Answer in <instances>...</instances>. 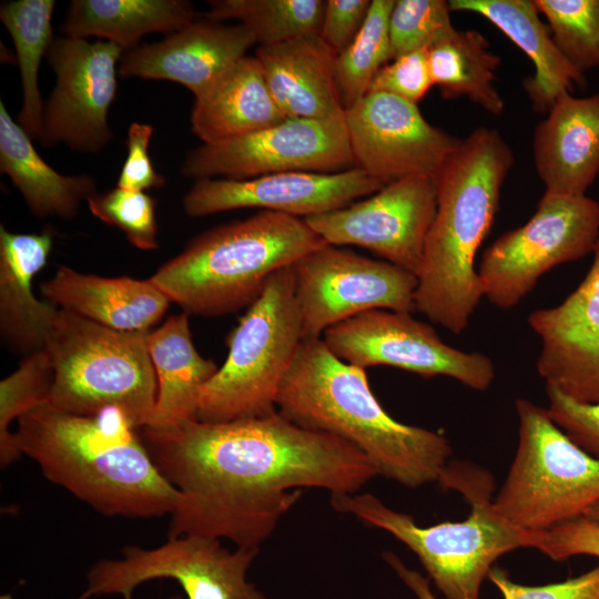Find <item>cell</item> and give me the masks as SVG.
I'll list each match as a JSON object with an SVG mask.
<instances>
[{
  "label": "cell",
  "instance_id": "cell-1",
  "mask_svg": "<svg viewBox=\"0 0 599 599\" xmlns=\"http://www.w3.org/2000/svg\"><path fill=\"white\" fill-rule=\"evenodd\" d=\"M140 429L154 464L177 490L169 538L203 536L258 549L302 488L348 495L378 476L355 446L296 425L278 410Z\"/></svg>",
  "mask_w": 599,
  "mask_h": 599
},
{
  "label": "cell",
  "instance_id": "cell-2",
  "mask_svg": "<svg viewBox=\"0 0 599 599\" xmlns=\"http://www.w3.org/2000/svg\"><path fill=\"white\" fill-rule=\"evenodd\" d=\"M17 422L19 453L35 461L48 480L98 512L151 518L173 511L177 490L121 409L84 416L42 405Z\"/></svg>",
  "mask_w": 599,
  "mask_h": 599
},
{
  "label": "cell",
  "instance_id": "cell-3",
  "mask_svg": "<svg viewBox=\"0 0 599 599\" xmlns=\"http://www.w3.org/2000/svg\"><path fill=\"white\" fill-rule=\"evenodd\" d=\"M276 407L296 425L355 446L377 475L408 488L438 483L453 454L444 434L395 420L365 369L337 358L322 338L302 341Z\"/></svg>",
  "mask_w": 599,
  "mask_h": 599
},
{
  "label": "cell",
  "instance_id": "cell-4",
  "mask_svg": "<svg viewBox=\"0 0 599 599\" xmlns=\"http://www.w3.org/2000/svg\"><path fill=\"white\" fill-rule=\"evenodd\" d=\"M515 162L500 132L477 128L435 177L437 209L417 272L415 311L455 335L484 296L475 256L489 233Z\"/></svg>",
  "mask_w": 599,
  "mask_h": 599
},
{
  "label": "cell",
  "instance_id": "cell-5",
  "mask_svg": "<svg viewBox=\"0 0 599 599\" xmlns=\"http://www.w3.org/2000/svg\"><path fill=\"white\" fill-rule=\"evenodd\" d=\"M325 244L304 219L260 211L193 237L149 280L184 313L222 316L248 308L275 272Z\"/></svg>",
  "mask_w": 599,
  "mask_h": 599
},
{
  "label": "cell",
  "instance_id": "cell-6",
  "mask_svg": "<svg viewBox=\"0 0 599 599\" xmlns=\"http://www.w3.org/2000/svg\"><path fill=\"white\" fill-rule=\"evenodd\" d=\"M438 483L460 493L470 505L465 520L423 527L372 494L333 495L331 505L408 547L446 599H479L494 562L518 548H534L536 532L512 526L496 511L494 479L485 469L454 461Z\"/></svg>",
  "mask_w": 599,
  "mask_h": 599
},
{
  "label": "cell",
  "instance_id": "cell-7",
  "mask_svg": "<svg viewBox=\"0 0 599 599\" xmlns=\"http://www.w3.org/2000/svg\"><path fill=\"white\" fill-rule=\"evenodd\" d=\"M148 333L112 329L58 308L44 347L54 368L44 406L84 416L115 407L135 428L149 426L158 383Z\"/></svg>",
  "mask_w": 599,
  "mask_h": 599
},
{
  "label": "cell",
  "instance_id": "cell-8",
  "mask_svg": "<svg viewBox=\"0 0 599 599\" xmlns=\"http://www.w3.org/2000/svg\"><path fill=\"white\" fill-rule=\"evenodd\" d=\"M302 341L290 265L271 276L230 333L227 358L202 389L197 420L226 423L276 412L281 384Z\"/></svg>",
  "mask_w": 599,
  "mask_h": 599
},
{
  "label": "cell",
  "instance_id": "cell-9",
  "mask_svg": "<svg viewBox=\"0 0 599 599\" xmlns=\"http://www.w3.org/2000/svg\"><path fill=\"white\" fill-rule=\"evenodd\" d=\"M518 447L496 497V511L526 531L582 517L599 501V459L576 445L547 408L518 398Z\"/></svg>",
  "mask_w": 599,
  "mask_h": 599
},
{
  "label": "cell",
  "instance_id": "cell-10",
  "mask_svg": "<svg viewBox=\"0 0 599 599\" xmlns=\"http://www.w3.org/2000/svg\"><path fill=\"white\" fill-rule=\"evenodd\" d=\"M598 238L597 201L546 190L529 221L484 252L478 268L484 296L501 309L517 306L545 273L592 253Z\"/></svg>",
  "mask_w": 599,
  "mask_h": 599
},
{
  "label": "cell",
  "instance_id": "cell-11",
  "mask_svg": "<svg viewBox=\"0 0 599 599\" xmlns=\"http://www.w3.org/2000/svg\"><path fill=\"white\" fill-rule=\"evenodd\" d=\"M120 559H101L87 573L90 596L119 595L131 599L145 581L171 578L182 587L186 599H266L246 572L258 549L222 546L220 539L185 535L144 549L128 546ZM170 599H182L172 596Z\"/></svg>",
  "mask_w": 599,
  "mask_h": 599
},
{
  "label": "cell",
  "instance_id": "cell-12",
  "mask_svg": "<svg viewBox=\"0 0 599 599\" xmlns=\"http://www.w3.org/2000/svg\"><path fill=\"white\" fill-rule=\"evenodd\" d=\"M292 267L303 339L370 309L415 311L417 276L393 263L325 244Z\"/></svg>",
  "mask_w": 599,
  "mask_h": 599
},
{
  "label": "cell",
  "instance_id": "cell-13",
  "mask_svg": "<svg viewBox=\"0 0 599 599\" xmlns=\"http://www.w3.org/2000/svg\"><path fill=\"white\" fill-rule=\"evenodd\" d=\"M322 339L337 358L364 369L388 365L425 378L443 375L479 392L495 378L487 355L447 345L433 326L410 313L363 312L326 329Z\"/></svg>",
  "mask_w": 599,
  "mask_h": 599
},
{
  "label": "cell",
  "instance_id": "cell-14",
  "mask_svg": "<svg viewBox=\"0 0 599 599\" xmlns=\"http://www.w3.org/2000/svg\"><path fill=\"white\" fill-rule=\"evenodd\" d=\"M355 167L344 120L287 118L255 133L190 151L181 173L195 180H248L283 172Z\"/></svg>",
  "mask_w": 599,
  "mask_h": 599
},
{
  "label": "cell",
  "instance_id": "cell-15",
  "mask_svg": "<svg viewBox=\"0 0 599 599\" xmlns=\"http://www.w3.org/2000/svg\"><path fill=\"white\" fill-rule=\"evenodd\" d=\"M124 51L98 40L54 38L47 53L55 87L44 104L39 141L97 153L113 139L108 113L116 94V73Z\"/></svg>",
  "mask_w": 599,
  "mask_h": 599
},
{
  "label": "cell",
  "instance_id": "cell-16",
  "mask_svg": "<svg viewBox=\"0 0 599 599\" xmlns=\"http://www.w3.org/2000/svg\"><path fill=\"white\" fill-rule=\"evenodd\" d=\"M355 167L384 185L410 176L436 177L461 142L428 123L417 104L369 91L345 111Z\"/></svg>",
  "mask_w": 599,
  "mask_h": 599
},
{
  "label": "cell",
  "instance_id": "cell-17",
  "mask_svg": "<svg viewBox=\"0 0 599 599\" xmlns=\"http://www.w3.org/2000/svg\"><path fill=\"white\" fill-rule=\"evenodd\" d=\"M436 209L435 179L410 176L304 220L327 244L364 247L417 275Z\"/></svg>",
  "mask_w": 599,
  "mask_h": 599
},
{
  "label": "cell",
  "instance_id": "cell-18",
  "mask_svg": "<svg viewBox=\"0 0 599 599\" xmlns=\"http://www.w3.org/2000/svg\"><path fill=\"white\" fill-rule=\"evenodd\" d=\"M384 186L357 167L336 173L283 172L248 180H196L182 203L191 217L258 207L305 219L345 207Z\"/></svg>",
  "mask_w": 599,
  "mask_h": 599
},
{
  "label": "cell",
  "instance_id": "cell-19",
  "mask_svg": "<svg viewBox=\"0 0 599 599\" xmlns=\"http://www.w3.org/2000/svg\"><path fill=\"white\" fill-rule=\"evenodd\" d=\"M592 254L586 277L570 295L528 316L541 342L538 374L546 386L581 404L599 403V238Z\"/></svg>",
  "mask_w": 599,
  "mask_h": 599
},
{
  "label": "cell",
  "instance_id": "cell-20",
  "mask_svg": "<svg viewBox=\"0 0 599 599\" xmlns=\"http://www.w3.org/2000/svg\"><path fill=\"white\" fill-rule=\"evenodd\" d=\"M255 43L242 24L194 20L162 41L124 52L119 74L173 81L187 88L196 98L245 57Z\"/></svg>",
  "mask_w": 599,
  "mask_h": 599
},
{
  "label": "cell",
  "instance_id": "cell-21",
  "mask_svg": "<svg viewBox=\"0 0 599 599\" xmlns=\"http://www.w3.org/2000/svg\"><path fill=\"white\" fill-rule=\"evenodd\" d=\"M532 153L547 191L586 195L599 174V93L561 92L535 128Z\"/></svg>",
  "mask_w": 599,
  "mask_h": 599
},
{
  "label": "cell",
  "instance_id": "cell-22",
  "mask_svg": "<svg viewBox=\"0 0 599 599\" xmlns=\"http://www.w3.org/2000/svg\"><path fill=\"white\" fill-rule=\"evenodd\" d=\"M255 57L286 118L344 120L346 110L336 80V54L319 33L258 47Z\"/></svg>",
  "mask_w": 599,
  "mask_h": 599
},
{
  "label": "cell",
  "instance_id": "cell-23",
  "mask_svg": "<svg viewBox=\"0 0 599 599\" xmlns=\"http://www.w3.org/2000/svg\"><path fill=\"white\" fill-rule=\"evenodd\" d=\"M50 231L11 233L0 227V334L6 347L23 357L45 347L58 307L40 301L32 291L52 248Z\"/></svg>",
  "mask_w": 599,
  "mask_h": 599
},
{
  "label": "cell",
  "instance_id": "cell-24",
  "mask_svg": "<svg viewBox=\"0 0 599 599\" xmlns=\"http://www.w3.org/2000/svg\"><path fill=\"white\" fill-rule=\"evenodd\" d=\"M40 290L58 308L121 332H150L171 303L149 278L83 274L65 265Z\"/></svg>",
  "mask_w": 599,
  "mask_h": 599
},
{
  "label": "cell",
  "instance_id": "cell-25",
  "mask_svg": "<svg viewBox=\"0 0 599 599\" xmlns=\"http://www.w3.org/2000/svg\"><path fill=\"white\" fill-rule=\"evenodd\" d=\"M257 58L245 55L195 98L190 123L203 144H220L283 122Z\"/></svg>",
  "mask_w": 599,
  "mask_h": 599
},
{
  "label": "cell",
  "instance_id": "cell-26",
  "mask_svg": "<svg viewBox=\"0 0 599 599\" xmlns=\"http://www.w3.org/2000/svg\"><path fill=\"white\" fill-rule=\"evenodd\" d=\"M448 3L451 11L486 18L532 61L535 73L522 87L536 112L548 113L561 92L586 83L583 74L556 47L534 0H449Z\"/></svg>",
  "mask_w": 599,
  "mask_h": 599
},
{
  "label": "cell",
  "instance_id": "cell-27",
  "mask_svg": "<svg viewBox=\"0 0 599 599\" xmlns=\"http://www.w3.org/2000/svg\"><path fill=\"white\" fill-rule=\"evenodd\" d=\"M189 316L184 312L172 315L146 334L158 383L156 404L148 427L197 419L202 389L219 369L213 359L196 351Z\"/></svg>",
  "mask_w": 599,
  "mask_h": 599
},
{
  "label": "cell",
  "instance_id": "cell-28",
  "mask_svg": "<svg viewBox=\"0 0 599 599\" xmlns=\"http://www.w3.org/2000/svg\"><path fill=\"white\" fill-rule=\"evenodd\" d=\"M0 171L20 191L38 219H74L81 203L97 192L89 175H63L37 152L32 140L0 102Z\"/></svg>",
  "mask_w": 599,
  "mask_h": 599
},
{
  "label": "cell",
  "instance_id": "cell-29",
  "mask_svg": "<svg viewBox=\"0 0 599 599\" xmlns=\"http://www.w3.org/2000/svg\"><path fill=\"white\" fill-rule=\"evenodd\" d=\"M195 18L186 0H72L61 30L64 37H95L128 52L144 35L172 34Z\"/></svg>",
  "mask_w": 599,
  "mask_h": 599
},
{
  "label": "cell",
  "instance_id": "cell-30",
  "mask_svg": "<svg viewBox=\"0 0 599 599\" xmlns=\"http://www.w3.org/2000/svg\"><path fill=\"white\" fill-rule=\"evenodd\" d=\"M427 54L433 84L444 99L466 97L494 115L502 113L505 101L495 85L501 59L484 34L454 28Z\"/></svg>",
  "mask_w": 599,
  "mask_h": 599
},
{
  "label": "cell",
  "instance_id": "cell-31",
  "mask_svg": "<svg viewBox=\"0 0 599 599\" xmlns=\"http://www.w3.org/2000/svg\"><path fill=\"white\" fill-rule=\"evenodd\" d=\"M53 0H14L0 6V19L10 33L20 69L22 106L17 122L31 140H39L44 104L39 90L41 60L53 41Z\"/></svg>",
  "mask_w": 599,
  "mask_h": 599
},
{
  "label": "cell",
  "instance_id": "cell-32",
  "mask_svg": "<svg viewBox=\"0 0 599 599\" xmlns=\"http://www.w3.org/2000/svg\"><path fill=\"white\" fill-rule=\"evenodd\" d=\"M323 0H211L204 14L219 22L238 20L260 47L319 33Z\"/></svg>",
  "mask_w": 599,
  "mask_h": 599
},
{
  "label": "cell",
  "instance_id": "cell-33",
  "mask_svg": "<svg viewBox=\"0 0 599 599\" xmlns=\"http://www.w3.org/2000/svg\"><path fill=\"white\" fill-rule=\"evenodd\" d=\"M395 0H372L363 27L335 61L345 110L366 93L377 72L389 62V17Z\"/></svg>",
  "mask_w": 599,
  "mask_h": 599
},
{
  "label": "cell",
  "instance_id": "cell-34",
  "mask_svg": "<svg viewBox=\"0 0 599 599\" xmlns=\"http://www.w3.org/2000/svg\"><path fill=\"white\" fill-rule=\"evenodd\" d=\"M54 379L52 361L45 349L23 357L19 367L0 383V463L17 460L14 433L9 426L24 414L45 405Z\"/></svg>",
  "mask_w": 599,
  "mask_h": 599
},
{
  "label": "cell",
  "instance_id": "cell-35",
  "mask_svg": "<svg viewBox=\"0 0 599 599\" xmlns=\"http://www.w3.org/2000/svg\"><path fill=\"white\" fill-rule=\"evenodd\" d=\"M564 58L581 74L599 68V0H534Z\"/></svg>",
  "mask_w": 599,
  "mask_h": 599
},
{
  "label": "cell",
  "instance_id": "cell-36",
  "mask_svg": "<svg viewBox=\"0 0 599 599\" xmlns=\"http://www.w3.org/2000/svg\"><path fill=\"white\" fill-rule=\"evenodd\" d=\"M450 12L445 0H395L389 17V61L443 39L454 29Z\"/></svg>",
  "mask_w": 599,
  "mask_h": 599
},
{
  "label": "cell",
  "instance_id": "cell-37",
  "mask_svg": "<svg viewBox=\"0 0 599 599\" xmlns=\"http://www.w3.org/2000/svg\"><path fill=\"white\" fill-rule=\"evenodd\" d=\"M88 206L97 219L120 229L135 247L148 251L159 246L156 201L148 193L116 186L90 197Z\"/></svg>",
  "mask_w": 599,
  "mask_h": 599
},
{
  "label": "cell",
  "instance_id": "cell-38",
  "mask_svg": "<svg viewBox=\"0 0 599 599\" xmlns=\"http://www.w3.org/2000/svg\"><path fill=\"white\" fill-rule=\"evenodd\" d=\"M433 85L427 49H420L386 63L377 72L369 91L389 93L417 104Z\"/></svg>",
  "mask_w": 599,
  "mask_h": 599
},
{
  "label": "cell",
  "instance_id": "cell-39",
  "mask_svg": "<svg viewBox=\"0 0 599 599\" xmlns=\"http://www.w3.org/2000/svg\"><path fill=\"white\" fill-rule=\"evenodd\" d=\"M547 410L555 424L581 449L599 459V403L581 404L546 386Z\"/></svg>",
  "mask_w": 599,
  "mask_h": 599
},
{
  "label": "cell",
  "instance_id": "cell-40",
  "mask_svg": "<svg viewBox=\"0 0 599 599\" xmlns=\"http://www.w3.org/2000/svg\"><path fill=\"white\" fill-rule=\"evenodd\" d=\"M487 577L504 599H599V565L580 576L542 586L517 583L498 567L491 568Z\"/></svg>",
  "mask_w": 599,
  "mask_h": 599
},
{
  "label": "cell",
  "instance_id": "cell-41",
  "mask_svg": "<svg viewBox=\"0 0 599 599\" xmlns=\"http://www.w3.org/2000/svg\"><path fill=\"white\" fill-rule=\"evenodd\" d=\"M534 548L555 561L582 555L599 558V522L582 516L538 531Z\"/></svg>",
  "mask_w": 599,
  "mask_h": 599
},
{
  "label": "cell",
  "instance_id": "cell-42",
  "mask_svg": "<svg viewBox=\"0 0 599 599\" xmlns=\"http://www.w3.org/2000/svg\"><path fill=\"white\" fill-rule=\"evenodd\" d=\"M152 134L153 126L150 124L139 122L130 124L126 139L128 154L118 179V187L144 192L165 184V177L156 172L149 155Z\"/></svg>",
  "mask_w": 599,
  "mask_h": 599
},
{
  "label": "cell",
  "instance_id": "cell-43",
  "mask_svg": "<svg viewBox=\"0 0 599 599\" xmlns=\"http://www.w3.org/2000/svg\"><path fill=\"white\" fill-rule=\"evenodd\" d=\"M372 0H326L319 35L335 52L342 53L364 24Z\"/></svg>",
  "mask_w": 599,
  "mask_h": 599
},
{
  "label": "cell",
  "instance_id": "cell-44",
  "mask_svg": "<svg viewBox=\"0 0 599 599\" xmlns=\"http://www.w3.org/2000/svg\"><path fill=\"white\" fill-rule=\"evenodd\" d=\"M383 558L418 599H436L430 590L428 578L407 568L399 557L390 551H385Z\"/></svg>",
  "mask_w": 599,
  "mask_h": 599
},
{
  "label": "cell",
  "instance_id": "cell-45",
  "mask_svg": "<svg viewBox=\"0 0 599 599\" xmlns=\"http://www.w3.org/2000/svg\"><path fill=\"white\" fill-rule=\"evenodd\" d=\"M583 517L592 520V521H597L599 522V501H597L596 504H593L591 507H589Z\"/></svg>",
  "mask_w": 599,
  "mask_h": 599
},
{
  "label": "cell",
  "instance_id": "cell-46",
  "mask_svg": "<svg viewBox=\"0 0 599 599\" xmlns=\"http://www.w3.org/2000/svg\"><path fill=\"white\" fill-rule=\"evenodd\" d=\"M91 598L85 591H83L79 597H77L75 599H89Z\"/></svg>",
  "mask_w": 599,
  "mask_h": 599
}]
</instances>
